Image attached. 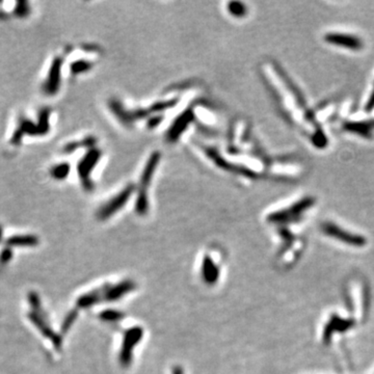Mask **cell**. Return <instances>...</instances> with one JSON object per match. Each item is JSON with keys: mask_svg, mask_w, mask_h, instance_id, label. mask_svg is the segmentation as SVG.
<instances>
[{"mask_svg": "<svg viewBox=\"0 0 374 374\" xmlns=\"http://www.w3.org/2000/svg\"><path fill=\"white\" fill-rule=\"evenodd\" d=\"M104 292H105V290H102V289L90 291V292L81 295V297L78 299L77 306L79 308H84V309H87L91 306H94L99 302H101L102 299H104Z\"/></svg>", "mask_w": 374, "mask_h": 374, "instance_id": "9", "label": "cell"}, {"mask_svg": "<svg viewBox=\"0 0 374 374\" xmlns=\"http://www.w3.org/2000/svg\"><path fill=\"white\" fill-rule=\"evenodd\" d=\"M42 312L43 311H41V312H31V313L28 314V318L38 329H40L41 334H43L46 338H49V339L52 340V343L56 348H60L61 344H62V338H61L60 335L55 334L52 330L50 325L47 323L44 315H42V316H41Z\"/></svg>", "mask_w": 374, "mask_h": 374, "instance_id": "5", "label": "cell"}, {"mask_svg": "<svg viewBox=\"0 0 374 374\" xmlns=\"http://www.w3.org/2000/svg\"><path fill=\"white\" fill-rule=\"evenodd\" d=\"M326 43L338 47H343L351 50H359L362 48V41L356 35L333 32L324 36Z\"/></svg>", "mask_w": 374, "mask_h": 374, "instance_id": "4", "label": "cell"}, {"mask_svg": "<svg viewBox=\"0 0 374 374\" xmlns=\"http://www.w3.org/2000/svg\"><path fill=\"white\" fill-rule=\"evenodd\" d=\"M144 330L141 327H132L128 329L123 338V343L120 352V362L123 367H128L132 362V354L135 346L143 338Z\"/></svg>", "mask_w": 374, "mask_h": 374, "instance_id": "2", "label": "cell"}, {"mask_svg": "<svg viewBox=\"0 0 374 374\" xmlns=\"http://www.w3.org/2000/svg\"><path fill=\"white\" fill-rule=\"evenodd\" d=\"M28 301H29V304H30V306L33 310L32 312H41L42 311L40 298H38V295L35 292H30L28 294Z\"/></svg>", "mask_w": 374, "mask_h": 374, "instance_id": "15", "label": "cell"}, {"mask_svg": "<svg viewBox=\"0 0 374 374\" xmlns=\"http://www.w3.org/2000/svg\"><path fill=\"white\" fill-rule=\"evenodd\" d=\"M70 172V165L69 163H60L54 165L51 171L50 174L53 177L54 179L56 180H63L65 179L66 177H68V174Z\"/></svg>", "mask_w": 374, "mask_h": 374, "instance_id": "12", "label": "cell"}, {"mask_svg": "<svg viewBox=\"0 0 374 374\" xmlns=\"http://www.w3.org/2000/svg\"><path fill=\"white\" fill-rule=\"evenodd\" d=\"M30 13V7L27 2H18L14 9V15L18 18H25Z\"/></svg>", "mask_w": 374, "mask_h": 374, "instance_id": "13", "label": "cell"}, {"mask_svg": "<svg viewBox=\"0 0 374 374\" xmlns=\"http://www.w3.org/2000/svg\"><path fill=\"white\" fill-rule=\"evenodd\" d=\"M202 279L205 282V284L211 286L214 285L216 282H218L219 278H220V268L219 266L216 265L213 260L206 256L203 260L202 263Z\"/></svg>", "mask_w": 374, "mask_h": 374, "instance_id": "8", "label": "cell"}, {"mask_svg": "<svg viewBox=\"0 0 374 374\" xmlns=\"http://www.w3.org/2000/svg\"><path fill=\"white\" fill-rule=\"evenodd\" d=\"M3 237H4V231H3V228L0 227V242H2Z\"/></svg>", "mask_w": 374, "mask_h": 374, "instance_id": "20", "label": "cell"}, {"mask_svg": "<svg viewBox=\"0 0 374 374\" xmlns=\"http://www.w3.org/2000/svg\"><path fill=\"white\" fill-rule=\"evenodd\" d=\"M173 374H184V370L180 366H177L173 369Z\"/></svg>", "mask_w": 374, "mask_h": 374, "instance_id": "19", "label": "cell"}, {"mask_svg": "<svg viewBox=\"0 0 374 374\" xmlns=\"http://www.w3.org/2000/svg\"><path fill=\"white\" fill-rule=\"evenodd\" d=\"M75 319H76V312H71L63 322V326H62L63 331L68 330L71 327V325H72V323L74 322Z\"/></svg>", "mask_w": 374, "mask_h": 374, "instance_id": "18", "label": "cell"}, {"mask_svg": "<svg viewBox=\"0 0 374 374\" xmlns=\"http://www.w3.org/2000/svg\"><path fill=\"white\" fill-rule=\"evenodd\" d=\"M229 10L232 13V15H235V16H242L245 13L244 6L242 4H239V3L231 4Z\"/></svg>", "mask_w": 374, "mask_h": 374, "instance_id": "17", "label": "cell"}, {"mask_svg": "<svg viewBox=\"0 0 374 374\" xmlns=\"http://www.w3.org/2000/svg\"><path fill=\"white\" fill-rule=\"evenodd\" d=\"M135 288V283L132 281H124L121 282L117 285H114L112 287H109L104 292V300L113 302V301H119L126 294L131 292Z\"/></svg>", "mask_w": 374, "mask_h": 374, "instance_id": "7", "label": "cell"}, {"mask_svg": "<svg viewBox=\"0 0 374 374\" xmlns=\"http://www.w3.org/2000/svg\"><path fill=\"white\" fill-rule=\"evenodd\" d=\"M62 66L63 62L61 57H56L52 62L48 72L47 79L43 86V90L47 95H55L60 89L61 77H62Z\"/></svg>", "mask_w": 374, "mask_h": 374, "instance_id": "3", "label": "cell"}, {"mask_svg": "<svg viewBox=\"0 0 374 374\" xmlns=\"http://www.w3.org/2000/svg\"><path fill=\"white\" fill-rule=\"evenodd\" d=\"M324 230L326 232V234H329L330 236H334V237L342 239V240H346L349 243H354V244H359L362 239L360 237H357L354 235H348L346 234V232L340 230L338 227H336L335 225H326L324 227Z\"/></svg>", "mask_w": 374, "mask_h": 374, "instance_id": "11", "label": "cell"}, {"mask_svg": "<svg viewBox=\"0 0 374 374\" xmlns=\"http://www.w3.org/2000/svg\"><path fill=\"white\" fill-rule=\"evenodd\" d=\"M100 317H101V319H103L105 321H117V320H120L121 318H123V315L117 311L109 310V311L103 312L100 315Z\"/></svg>", "mask_w": 374, "mask_h": 374, "instance_id": "14", "label": "cell"}, {"mask_svg": "<svg viewBox=\"0 0 374 374\" xmlns=\"http://www.w3.org/2000/svg\"><path fill=\"white\" fill-rule=\"evenodd\" d=\"M49 116L50 110L48 108H44L40 111L38 114V119L36 123H33L26 117H22L19 120L18 127L15 129L12 137L11 144L13 145H20L24 135H44L49 131Z\"/></svg>", "mask_w": 374, "mask_h": 374, "instance_id": "1", "label": "cell"}, {"mask_svg": "<svg viewBox=\"0 0 374 374\" xmlns=\"http://www.w3.org/2000/svg\"><path fill=\"white\" fill-rule=\"evenodd\" d=\"M9 247L12 246H35L38 243V238L35 235H15L6 241Z\"/></svg>", "mask_w": 374, "mask_h": 374, "instance_id": "10", "label": "cell"}, {"mask_svg": "<svg viewBox=\"0 0 374 374\" xmlns=\"http://www.w3.org/2000/svg\"><path fill=\"white\" fill-rule=\"evenodd\" d=\"M131 191L130 189H126L124 190L123 192H121L119 195L115 196V198H113L110 202L106 203L100 210L99 212H98V219L99 220H106L108 218H110V216L115 213L116 211H119L122 206L127 202L129 195H130Z\"/></svg>", "mask_w": 374, "mask_h": 374, "instance_id": "6", "label": "cell"}, {"mask_svg": "<svg viewBox=\"0 0 374 374\" xmlns=\"http://www.w3.org/2000/svg\"><path fill=\"white\" fill-rule=\"evenodd\" d=\"M13 257V252L11 250V247L7 246L5 247L2 253H0V264L2 265H6L7 263H9L11 261Z\"/></svg>", "mask_w": 374, "mask_h": 374, "instance_id": "16", "label": "cell"}]
</instances>
